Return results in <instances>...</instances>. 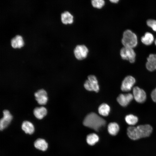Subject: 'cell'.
<instances>
[{"label":"cell","mask_w":156,"mask_h":156,"mask_svg":"<svg viewBox=\"0 0 156 156\" xmlns=\"http://www.w3.org/2000/svg\"><path fill=\"white\" fill-rule=\"evenodd\" d=\"M83 123L85 126L98 131L105 125L106 121L95 113L91 112L86 116Z\"/></svg>","instance_id":"1"},{"label":"cell","mask_w":156,"mask_h":156,"mask_svg":"<svg viewBox=\"0 0 156 156\" xmlns=\"http://www.w3.org/2000/svg\"><path fill=\"white\" fill-rule=\"evenodd\" d=\"M121 42L124 47L133 48L138 44L137 36L131 30H126L123 33Z\"/></svg>","instance_id":"2"},{"label":"cell","mask_w":156,"mask_h":156,"mask_svg":"<svg viewBox=\"0 0 156 156\" xmlns=\"http://www.w3.org/2000/svg\"><path fill=\"white\" fill-rule=\"evenodd\" d=\"M88 78L84 84L85 88L89 91L98 92L99 87L96 77L94 75H90L88 76Z\"/></svg>","instance_id":"3"},{"label":"cell","mask_w":156,"mask_h":156,"mask_svg":"<svg viewBox=\"0 0 156 156\" xmlns=\"http://www.w3.org/2000/svg\"><path fill=\"white\" fill-rule=\"evenodd\" d=\"M120 54L123 60H128L131 63L135 62L136 53L133 48L124 47L120 49Z\"/></svg>","instance_id":"4"},{"label":"cell","mask_w":156,"mask_h":156,"mask_svg":"<svg viewBox=\"0 0 156 156\" xmlns=\"http://www.w3.org/2000/svg\"><path fill=\"white\" fill-rule=\"evenodd\" d=\"M88 50L84 45H78L75 48L74 52L75 57L78 60H81L85 58L87 56Z\"/></svg>","instance_id":"5"},{"label":"cell","mask_w":156,"mask_h":156,"mask_svg":"<svg viewBox=\"0 0 156 156\" xmlns=\"http://www.w3.org/2000/svg\"><path fill=\"white\" fill-rule=\"evenodd\" d=\"M3 112V116L0 120V130L1 131L8 127L13 118V116L9 110L5 109Z\"/></svg>","instance_id":"6"},{"label":"cell","mask_w":156,"mask_h":156,"mask_svg":"<svg viewBox=\"0 0 156 156\" xmlns=\"http://www.w3.org/2000/svg\"><path fill=\"white\" fill-rule=\"evenodd\" d=\"M133 98L139 103L144 102L146 99V94L143 89L137 86L134 87L133 89Z\"/></svg>","instance_id":"7"},{"label":"cell","mask_w":156,"mask_h":156,"mask_svg":"<svg viewBox=\"0 0 156 156\" xmlns=\"http://www.w3.org/2000/svg\"><path fill=\"white\" fill-rule=\"evenodd\" d=\"M135 82V80L131 76L126 77L122 81L121 89L124 92L130 91Z\"/></svg>","instance_id":"8"},{"label":"cell","mask_w":156,"mask_h":156,"mask_svg":"<svg viewBox=\"0 0 156 156\" xmlns=\"http://www.w3.org/2000/svg\"><path fill=\"white\" fill-rule=\"evenodd\" d=\"M47 92L43 89H41L34 94L35 99L38 103L40 105L46 104L48 100Z\"/></svg>","instance_id":"9"},{"label":"cell","mask_w":156,"mask_h":156,"mask_svg":"<svg viewBox=\"0 0 156 156\" xmlns=\"http://www.w3.org/2000/svg\"><path fill=\"white\" fill-rule=\"evenodd\" d=\"M133 98V95L131 93L120 94L117 97V100L121 106L125 107L129 104Z\"/></svg>","instance_id":"10"},{"label":"cell","mask_w":156,"mask_h":156,"mask_svg":"<svg viewBox=\"0 0 156 156\" xmlns=\"http://www.w3.org/2000/svg\"><path fill=\"white\" fill-rule=\"evenodd\" d=\"M138 130L140 138L149 136L151 133L153 128L149 125H139L137 127Z\"/></svg>","instance_id":"11"},{"label":"cell","mask_w":156,"mask_h":156,"mask_svg":"<svg viewBox=\"0 0 156 156\" xmlns=\"http://www.w3.org/2000/svg\"><path fill=\"white\" fill-rule=\"evenodd\" d=\"M146 66L148 70L153 71L156 70V54H151L147 58Z\"/></svg>","instance_id":"12"},{"label":"cell","mask_w":156,"mask_h":156,"mask_svg":"<svg viewBox=\"0 0 156 156\" xmlns=\"http://www.w3.org/2000/svg\"><path fill=\"white\" fill-rule=\"evenodd\" d=\"M21 127L22 130L26 133L31 135L34 132V127L33 124L29 121H24L22 124Z\"/></svg>","instance_id":"13"},{"label":"cell","mask_w":156,"mask_h":156,"mask_svg":"<svg viewBox=\"0 0 156 156\" xmlns=\"http://www.w3.org/2000/svg\"><path fill=\"white\" fill-rule=\"evenodd\" d=\"M34 146L36 149L41 151H46L48 148V144L44 139L39 138L34 142Z\"/></svg>","instance_id":"14"},{"label":"cell","mask_w":156,"mask_h":156,"mask_svg":"<svg viewBox=\"0 0 156 156\" xmlns=\"http://www.w3.org/2000/svg\"><path fill=\"white\" fill-rule=\"evenodd\" d=\"M127 134L130 139L133 140H137L141 138L137 127H129L127 129Z\"/></svg>","instance_id":"15"},{"label":"cell","mask_w":156,"mask_h":156,"mask_svg":"<svg viewBox=\"0 0 156 156\" xmlns=\"http://www.w3.org/2000/svg\"><path fill=\"white\" fill-rule=\"evenodd\" d=\"M33 114L38 119H42L47 114V110L44 107H36L34 110Z\"/></svg>","instance_id":"16"},{"label":"cell","mask_w":156,"mask_h":156,"mask_svg":"<svg viewBox=\"0 0 156 156\" xmlns=\"http://www.w3.org/2000/svg\"><path fill=\"white\" fill-rule=\"evenodd\" d=\"M61 20L64 24H71L73 22V17L69 12L65 11L61 14Z\"/></svg>","instance_id":"17"},{"label":"cell","mask_w":156,"mask_h":156,"mask_svg":"<svg viewBox=\"0 0 156 156\" xmlns=\"http://www.w3.org/2000/svg\"><path fill=\"white\" fill-rule=\"evenodd\" d=\"M11 44L13 48H20L23 46L24 42L21 36L17 35L11 39Z\"/></svg>","instance_id":"18"},{"label":"cell","mask_w":156,"mask_h":156,"mask_svg":"<svg viewBox=\"0 0 156 156\" xmlns=\"http://www.w3.org/2000/svg\"><path fill=\"white\" fill-rule=\"evenodd\" d=\"M154 40L153 35L151 33L147 32L141 38V41L144 44L149 45L151 44Z\"/></svg>","instance_id":"19"},{"label":"cell","mask_w":156,"mask_h":156,"mask_svg":"<svg viewBox=\"0 0 156 156\" xmlns=\"http://www.w3.org/2000/svg\"><path fill=\"white\" fill-rule=\"evenodd\" d=\"M99 113L103 116H107L109 114L110 111V107L107 104L103 103L101 104L98 109Z\"/></svg>","instance_id":"20"},{"label":"cell","mask_w":156,"mask_h":156,"mask_svg":"<svg viewBox=\"0 0 156 156\" xmlns=\"http://www.w3.org/2000/svg\"><path fill=\"white\" fill-rule=\"evenodd\" d=\"M107 129L110 134L113 135H115L118 133L119 130V127L116 123L111 122L108 125Z\"/></svg>","instance_id":"21"},{"label":"cell","mask_w":156,"mask_h":156,"mask_svg":"<svg viewBox=\"0 0 156 156\" xmlns=\"http://www.w3.org/2000/svg\"><path fill=\"white\" fill-rule=\"evenodd\" d=\"M98 135L95 133H92L88 135L86 137V141L88 144L93 145L99 140Z\"/></svg>","instance_id":"22"},{"label":"cell","mask_w":156,"mask_h":156,"mask_svg":"<svg viewBox=\"0 0 156 156\" xmlns=\"http://www.w3.org/2000/svg\"><path fill=\"white\" fill-rule=\"evenodd\" d=\"M126 122L130 125H134L138 122V118L136 116L132 114L127 115L125 117Z\"/></svg>","instance_id":"23"},{"label":"cell","mask_w":156,"mask_h":156,"mask_svg":"<svg viewBox=\"0 0 156 156\" xmlns=\"http://www.w3.org/2000/svg\"><path fill=\"white\" fill-rule=\"evenodd\" d=\"M91 3L93 7L100 9L104 5L105 2L103 0H93L91 1Z\"/></svg>","instance_id":"24"},{"label":"cell","mask_w":156,"mask_h":156,"mask_svg":"<svg viewBox=\"0 0 156 156\" xmlns=\"http://www.w3.org/2000/svg\"><path fill=\"white\" fill-rule=\"evenodd\" d=\"M147 25L155 31L156 32V20L153 19H149L146 21Z\"/></svg>","instance_id":"25"},{"label":"cell","mask_w":156,"mask_h":156,"mask_svg":"<svg viewBox=\"0 0 156 156\" xmlns=\"http://www.w3.org/2000/svg\"><path fill=\"white\" fill-rule=\"evenodd\" d=\"M151 96L153 101L156 102V88L152 92Z\"/></svg>","instance_id":"26"},{"label":"cell","mask_w":156,"mask_h":156,"mask_svg":"<svg viewBox=\"0 0 156 156\" xmlns=\"http://www.w3.org/2000/svg\"><path fill=\"white\" fill-rule=\"evenodd\" d=\"M111 2L113 3H118L119 0H110Z\"/></svg>","instance_id":"27"},{"label":"cell","mask_w":156,"mask_h":156,"mask_svg":"<svg viewBox=\"0 0 156 156\" xmlns=\"http://www.w3.org/2000/svg\"><path fill=\"white\" fill-rule=\"evenodd\" d=\"M154 42H155V45H156V38L155 39V41H154Z\"/></svg>","instance_id":"28"}]
</instances>
